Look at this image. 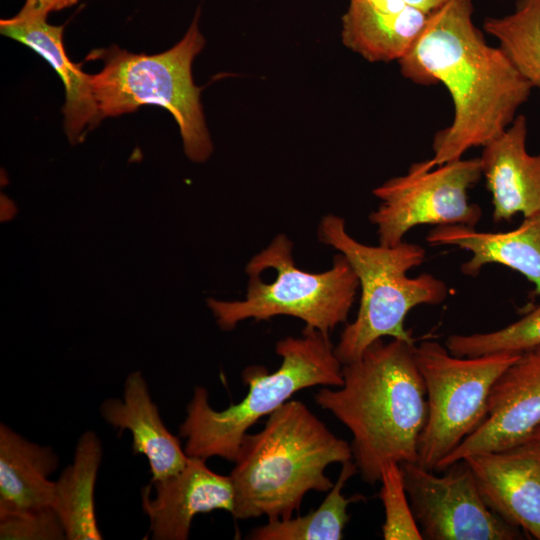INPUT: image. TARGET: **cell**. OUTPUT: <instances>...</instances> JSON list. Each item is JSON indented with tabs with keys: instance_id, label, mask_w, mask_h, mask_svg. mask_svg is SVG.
<instances>
[{
	"instance_id": "cell-1",
	"label": "cell",
	"mask_w": 540,
	"mask_h": 540,
	"mask_svg": "<svg viewBox=\"0 0 540 540\" xmlns=\"http://www.w3.org/2000/svg\"><path fill=\"white\" fill-rule=\"evenodd\" d=\"M400 71L418 85L442 84L453 103V119L433 139V156L421 170L461 159L484 147L514 121L528 101L531 84L499 47L487 43L473 22L472 0H447L432 11Z\"/></svg>"
},
{
	"instance_id": "cell-2",
	"label": "cell",
	"mask_w": 540,
	"mask_h": 540,
	"mask_svg": "<svg viewBox=\"0 0 540 540\" xmlns=\"http://www.w3.org/2000/svg\"><path fill=\"white\" fill-rule=\"evenodd\" d=\"M414 345L375 341L357 360L343 364L340 387H324L314 396L351 432L353 461L370 484L380 480L386 464L418 459L428 404Z\"/></svg>"
},
{
	"instance_id": "cell-3",
	"label": "cell",
	"mask_w": 540,
	"mask_h": 540,
	"mask_svg": "<svg viewBox=\"0 0 540 540\" xmlns=\"http://www.w3.org/2000/svg\"><path fill=\"white\" fill-rule=\"evenodd\" d=\"M353 460L351 445L337 437L303 402L289 400L263 429L245 434L229 477L237 520L288 519L309 491L328 492L333 463Z\"/></svg>"
},
{
	"instance_id": "cell-4",
	"label": "cell",
	"mask_w": 540,
	"mask_h": 540,
	"mask_svg": "<svg viewBox=\"0 0 540 540\" xmlns=\"http://www.w3.org/2000/svg\"><path fill=\"white\" fill-rule=\"evenodd\" d=\"M276 353L282 358L279 368L270 373L262 366L247 367L242 374L248 386L246 396L224 410L209 405L204 387L194 388L179 427L187 456L235 461L245 434L261 417L275 412L302 389L343 383V365L329 335L319 330L305 327L301 337L278 341Z\"/></svg>"
},
{
	"instance_id": "cell-5",
	"label": "cell",
	"mask_w": 540,
	"mask_h": 540,
	"mask_svg": "<svg viewBox=\"0 0 540 540\" xmlns=\"http://www.w3.org/2000/svg\"><path fill=\"white\" fill-rule=\"evenodd\" d=\"M318 238L347 259L361 290L356 318L346 325L334 347L342 365L357 360L385 336L414 343L404 326L408 313L419 305H438L448 296L441 279L428 273L407 275L425 259L426 251L418 244H363L347 233L344 219L334 214L322 218Z\"/></svg>"
},
{
	"instance_id": "cell-6",
	"label": "cell",
	"mask_w": 540,
	"mask_h": 540,
	"mask_svg": "<svg viewBox=\"0 0 540 540\" xmlns=\"http://www.w3.org/2000/svg\"><path fill=\"white\" fill-rule=\"evenodd\" d=\"M198 9L184 37L169 50L147 55L116 45L92 50L87 61L101 60L102 70L91 75L101 118L136 111L145 104L168 110L175 118L184 151L194 162H204L213 151L200 102L201 87L192 78L194 58L205 39L199 30Z\"/></svg>"
},
{
	"instance_id": "cell-7",
	"label": "cell",
	"mask_w": 540,
	"mask_h": 540,
	"mask_svg": "<svg viewBox=\"0 0 540 540\" xmlns=\"http://www.w3.org/2000/svg\"><path fill=\"white\" fill-rule=\"evenodd\" d=\"M292 249L286 235H277L246 265L249 283L244 300H207L221 329L232 330L247 319L264 321L286 315L329 335L347 321L359 287L347 259L339 253L330 269L310 273L296 266Z\"/></svg>"
},
{
	"instance_id": "cell-8",
	"label": "cell",
	"mask_w": 540,
	"mask_h": 540,
	"mask_svg": "<svg viewBox=\"0 0 540 540\" xmlns=\"http://www.w3.org/2000/svg\"><path fill=\"white\" fill-rule=\"evenodd\" d=\"M519 355L459 357L435 341L414 345L428 404L416 463L435 471L445 457L483 424L494 383Z\"/></svg>"
},
{
	"instance_id": "cell-9",
	"label": "cell",
	"mask_w": 540,
	"mask_h": 540,
	"mask_svg": "<svg viewBox=\"0 0 540 540\" xmlns=\"http://www.w3.org/2000/svg\"><path fill=\"white\" fill-rule=\"evenodd\" d=\"M482 178L480 158L458 159L430 170L412 164L407 174L391 178L373 190L381 201L369 215L379 244L395 246L418 225L474 227L482 217L468 191Z\"/></svg>"
},
{
	"instance_id": "cell-10",
	"label": "cell",
	"mask_w": 540,
	"mask_h": 540,
	"mask_svg": "<svg viewBox=\"0 0 540 540\" xmlns=\"http://www.w3.org/2000/svg\"><path fill=\"white\" fill-rule=\"evenodd\" d=\"M410 505L428 540H515L523 532L485 503L466 462L460 460L437 475L416 462L399 463Z\"/></svg>"
},
{
	"instance_id": "cell-11",
	"label": "cell",
	"mask_w": 540,
	"mask_h": 540,
	"mask_svg": "<svg viewBox=\"0 0 540 540\" xmlns=\"http://www.w3.org/2000/svg\"><path fill=\"white\" fill-rule=\"evenodd\" d=\"M540 426V345L519 357L494 383L483 424L436 467L441 472L473 454L528 440Z\"/></svg>"
},
{
	"instance_id": "cell-12",
	"label": "cell",
	"mask_w": 540,
	"mask_h": 540,
	"mask_svg": "<svg viewBox=\"0 0 540 540\" xmlns=\"http://www.w3.org/2000/svg\"><path fill=\"white\" fill-rule=\"evenodd\" d=\"M464 460L487 506L509 524L540 540V440L529 438Z\"/></svg>"
},
{
	"instance_id": "cell-13",
	"label": "cell",
	"mask_w": 540,
	"mask_h": 540,
	"mask_svg": "<svg viewBox=\"0 0 540 540\" xmlns=\"http://www.w3.org/2000/svg\"><path fill=\"white\" fill-rule=\"evenodd\" d=\"M141 492L154 540H186L197 514L222 509L232 513L234 490L229 476L210 470L206 459L189 457L186 466L166 478L151 481Z\"/></svg>"
},
{
	"instance_id": "cell-14",
	"label": "cell",
	"mask_w": 540,
	"mask_h": 540,
	"mask_svg": "<svg viewBox=\"0 0 540 540\" xmlns=\"http://www.w3.org/2000/svg\"><path fill=\"white\" fill-rule=\"evenodd\" d=\"M527 119L517 115L510 126L486 144L479 157L482 176L492 196L493 220L509 221L540 212V154L526 148Z\"/></svg>"
},
{
	"instance_id": "cell-15",
	"label": "cell",
	"mask_w": 540,
	"mask_h": 540,
	"mask_svg": "<svg viewBox=\"0 0 540 540\" xmlns=\"http://www.w3.org/2000/svg\"><path fill=\"white\" fill-rule=\"evenodd\" d=\"M46 16L19 11L0 21L2 35L34 50L57 72L65 87L64 128L71 143H77L101 122L94 97L91 74L82 71V63H73L63 46V26L51 25Z\"/></svg>"
},
{
	"instance_id": "cell-16",
	"label": "cell",
	"mask_w": 540,
	"mask_h": 540,
	"mask_svg": "<svg viewBox=\"0 0 540 540\" xmlns=\"http://www.w3.org/2000/svg\"><path fill=\"white\" fill-rule=\"evenodd\" d=\"M100 414L120 432L128 430L131 433L133 454L147 458L151 481L166 478L186 466L189 456L162 421L140 371L127 376L122 399L108 398L102 402Z\"/></svg>"
},
{
	"instance_id": "cell-17",
	"label": "cell",
	"mask_w": 540,
	"mask_h": 540,
	"mask_svg": "<svg viewBox=\"0 0 540 540\" xmlns=\"http://www.w3.org/2000/svg\"><path fill=\"white\" fill-rule=\"evenodd\" d=\"M426 241L470 252L471 258L461 265L467 276H477L485 265L500 264L522 274L540 296V212L507 232H481L465 225L436 226Z\"/></svg>"
},
{
	"instance_id": "cell-18",
	"label": "cell",
	"mask_w": 540,
	"mask_h": 540,
	"mask_svg": "<svg viewBox=\"0 0 540 540\" xmlns=\"http://www.w3.org/2000/svg\"><path fill=\"white\" fill-rule=\"evenodd\" d=\"M429 15L410 5L389 7L349 0L342 17V41L369 62L399 61L420 36Z\"/></svg>"
},
{
	"instance_id": "cell-19",
	"label": "cell",
	"mask_w": 540,
	"mask_h": 540,
	"mask_svg": "<svg viewBox=\"0 0 540 540\" xmlns=\"http://www.w3.org/2000/svg\"><path fill=\"white\" fill-rule=\"evenodd\" d=\"M59 459L49 446L0 425V515L52 507Z\"/></svg>"
},
{
	"instance_id": "cell-20",
	"label": "cell",
	"mask_w": 540,
	"mask_h": 540,
	"mask_svg": "<svg viewBox=\"0 0 540 540\" xmlns=\"http://www.w3.org/2000/svg\"><path fill=\"white\" fill-rule=\"evenodd\" d=\"M102 458L101 442L93 431L77 441L73 462L55 481L53 509L68 540H101L97 524L94 490Z\"/></svg>"
},
{
	"instance_id": "cell-21",
	"label": "cell",
	"mask_w": 540,
	"mask_h": 540,
	"mask_svg": "<svg viewBox=\"0 0 540 540\" xmlns=\"http://www.w3.org/2000/svg\"><path fill=\"white\" fill-rule=\"evenodd\" d=\"M358 473L353 460L342 464L339 476L320 506L303 516L269 521L253 529L252 540H340L350 516L348 506L363 501L361 494L346 497L343 488Z\"/></svg>"
},
{
	"instance_id": "cell-22",
	"label": "cell",
	"mask_w": 540,
	"mask_h": 540,
	"mask_svg": "<svg viewBox=\"0 0 540 540\" xmlns=\"http://www.w3.org/2000/svg\"><path fill=\"white\" fill-rule=\"evenodd\" d=\"M483 28L532 88L540 90V0H519L512 13L486 18Z\"/></svg>"
},
{
	"instance_id": "cell-23",
	"label": "cell",
	"mask_w": 540,
	"mask_h": 540,
	"mask_svg": "<svg viewBox=\"0 0 540 540\" xmlns=\"http://www.w3.org/2000/svg\"><path fill=\"white\" fill-rule=\"evenodd\" d=\"M540 345V304L519 320L495 331L453 334L446 339L451 354L477 357L496 353L519 354Z\"/></svg>"
},
{
	"instance_id": "cell-24",
	"label": "cell",
	"mask_w": 540,
	"mask_h": 540,
	"mask_svg": "<svg viewBox=\"0 0 540 540\" xmlns=\"http://www.w3.org/2000/svg\"><path fill=\"white\" fill-rule=\"evenodd\" d=\"M380 499L385 511L382 535L385 540H421L399 463L386 464L381 471Z\"/></svg>"
},
{
	"instance_id": "cell-25",
	"label": "cell",
	"mask_w": 540,
	"mask_h": 540,
	"mask_svg": "<svg viewBox=\"0 0 540 540\" xmlns=\"http://www.w3.org/2000/svg\"><path fill=\"white\" fill-rule=\"evenodd\" d=\"M1 540H64L62 522L53 507L0 515Z\"/></svg>"
},
{
	"instance_id": "cell-26",
	"label": "cell",
	"mask_w": 540,
	"mask_h": 540,
	"mask_svg": "<svg viewBox=\"0 0 540 540\" xmlns=\"http://www.w3.org/2000/svg\"><path fill=\"white\" fill-rule=\"evenodd\" d=\"M80 0H26L21 12L46 16L77 4Z\"/></svg>"
},
{
	"instance_id": "cell-27",
	"label": "cell",
	"mask_w": 540,
	"mask_h": 540,
	"mask_svg": "<svg viewBox=\"0 0 540 540\" xmlns=\"http://www.w3.org/2000/svg\"><path fill=\"white\" fill-rule=\"evenodd\" d=\"M380 4H407L425 12L431 13L439 8L447 0H369Z\"/></svg>"
},
{
	"instance_id": "cell-28",
	"label": "cell",
	"mask_w": 540,
	"mask_h": 540,
	"mask_svg": "<svg viewBox=\"0 0 540 540\" xmlns=\"http://www.w3.org/2000/svg\"><path fill=\"white\" fill-rule=\"evenodd\" d=\"M530 438H535V439L540 440V426L533 432Z\"/></svg>"
}]
</instances>
